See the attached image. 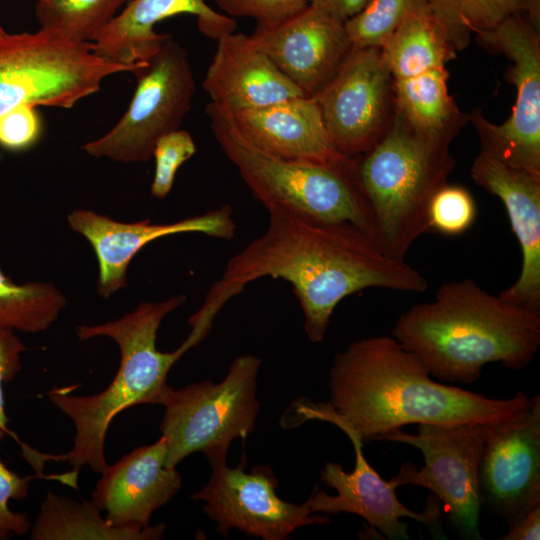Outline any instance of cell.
Masks as SVG:
<instances>
[{
    "label": "cell",
    "mask_w": 540,
    "mask_h": 540,
    "mask_svg": "<svg viewBox=\"0 0 540 540\" xmlns=\"http://www.w3.org/2000/svg\"><path fill=\"white\" fill-rule=\"evenodd\" d=\"M266 230L232 256L196 315L213 321L224 304L251 282L270 277L289 282L313 343L325 338L336 306L367 288L420 293L427 279L406 260L384 254L351 223H325L268 210Z\"/></svg>",
    "instance_id": "6da1fadb"
},
{
    "label": "cell",
    "mask_w": 540,
    "mask_h": 540,
    "mask_svg": "<svg viewBox=\"0 0 540 540\" xmlns=\"http://www.w3.org/2000/svg\"><path fill=\"white\" fill-rule=\"evenodd\" d=\"M430 376L393 336L354 341L334 356L329 401H296L291 427L312 419L327 421L350 429L364 443L411 424H494L517 416L532 402L521 391L509 399H493Z\"/></svg>",
    "instance_id": "7a4b0ae2"
},
{
    "label": "cell",
    "mask_w": 540,
    "mask_h": 540,
    "mask_svg": "<svg viewBox=\"0 0 540 540\" xmlns=\"http://www.w3.org/2000/svg\"><path fill=\"white\" fill-rule=\"evenodd\" d=\"M392 336L431 375L470 384L488 363L499 362L512 370L531 363L540 346V313L464 278L443 283L432 301L403 312Z\"/></svg>",
    "instance_id": "3957f363"
},
{
    "label": "cell",
    "mask_w": 540,
    "mask_h": 540,
    "mask_svg": "<svg viewBox=\"0 0 540 540\" xmlns=\"http://www.w3.org/2000/svg\"><path fill=\"white\" fill-rule=\"evenodd\" d=\"M185 301L183 294L156 302L144 301L118 319L76 327L80 341L96 337L114 340L120 349V365L110 384L100 393L79 396L59 388L48 392L49 400L73 422L75 437L67 453L47 454L32 447L22 452L35 474L45 477L43 468L47 461L68 462L73 468L60 474V483L77 489L83 466L102 473L108 465L106 435L119 413L137 405L165 403L172 390L167 384L168 373L192 346L185 340L175 351L162 352L156 347L157 332L163 319Z\"/></svg>",
    "instance_id": "277c9868"
},
{
    "label": "cell",
    "mask_w": 540,
    "mask_h": 540,
    "mask_svg": "<svg viewBox=\"0 0 540 540\" xmlns=\"http://www.w3.org/2000/svg\"><path fill=\"white\" fill-rule=\"evenodd\" d=\"M453 139L416 127L396 109L384 136L354 157L369 236L384 254L405 260L411 245L430 232V200L456 165Z\"/></svg>",
    "instance_id": "5b68a950"
},
{
    "label": "cell",
    "mask_w": 540,
    "mask_h": 540,
    "mask_svg": "<svg viewBox=\"0 0 540 540\" xmlns=\"http://www.w3.org/2000/svg\"><path fill=\"white\" fill-rule=\"evenodd\" d=\"M206 113L221 150L267 211L279 209L319 222L351 223L369 235L354 157L333 163L282 159L249 141L227 112L209 103Z\"/></svg>",
    "instance_id": "8992f818"
},
{
    "label": "cell",
    "mask_w": 540,
    "mask_h": 540,
    "mask_svg": "<svg viewBox=\"0 0 540 540\" xmlns=\"http://www.w3.org/2000/svg\"><path fill=\"white\" fill-rule=\"evenodd\" d=\"M137 71L97 55L91 42L39 29L0 34V116L23 104L71 108L111 75Z\"/></svg>",
    "instance_id": "52a82bcc"
},
{
    "label": "cell",
    "mask_w": 540,
    "mask_h": 540,
    "mask_svg": "<svg viewBox=\"0 0 540 540\" xmlns=\"http://www.w3.org/2000/svg\"><path fill=\"white\" fill-rule=\"evenodd\" d=\"M261 359L252 354L233 360L224 379L205 380L170 391L160 424L167 442L165 464L203 452L206 458L227 455L234 439L253 432L259 412L257 377Z\"/></svg>",
    "instance_id": "ba28073f"
},
{
    "label": "cell",
    "mask_w": 540,
    "mask_h": 540,
    "mask_svg": "<svg viewBox=\"0 0 540 540\" xmlns=\"http://www.w3.org/2000/svg\"><path fill=\"white\" fill-rule=\"evenodd\" d=\"M137 87L121 119L82 149L95 158L147 162L158 139L180 128L196 91L188 53L169 35L135 73Z\"/></svg>",
    "instance_id": "9c48e42d"
},
{
    "label": "cell",
    "mask_w": 540,
    "mask_h": 540,
    "mask_svg": "<svg viewBox=\"0 0 540 540\" xmlns=\"http://www.w3.org/2000/svg\"><path fill=\"white\" fill-rule=\"evenodd\" d=\"M396 109L416 127L454 138L469 121L448 91L447 64L456 50L430 9L410 16L381 48Z\"/></svg>",
    "instance_id": "30bf717a"
},
{
    "label": "cell",
    "mask_w": 540,
    "mask_h": 540,
    "mask_svg": "<svg viewBox=\"0 0 540 540\" xmlns=\"http://www.w3.org/2000/svg\"><path fill=\"white\" fill-rule=\"evenodd\" d=\"M540 24L523 14L506 18L495 28L477 34L487 50L511 60L506 78L516 87L512 114L493 124L480 108L469 114L486 152L510 167L540 176Z\"/></svg>",
    "instance_id": "8fae6325"
},
{
    "label": "cell",
    "mask_w": 540,
    "mask_h": 540,
    "mask_svg": "<svg viewBox=\"0 0 540 540\" xmlns=\"http://www.w3.org/2000/svg\"><path fill=\"white\" fill-rule=\"evenodd\" d=\"M487 425L419 424L416 435L398 430L378 439L421 451L424 466L417 470L406 463L392 480L397 486L413 484L430 490L443 503L454 527L473 540L482 539L478 468Z\"/></svg>",
    "instance_id": "7c38bea8"
},
{
    "label": "cell",
    "mask_w": 540,
    "mask_h": 540,
    "mask_svg": "<svg viewBox=\"0 0 540 540\" xmlns=\"http://www.w3.org/2000/svg\"><path fill=\"white\" fill-rule=\"evenodd\" d=\"M227 455L208 458L211 475L192 499L203 501V512L216 523V530L227 537L237 529L263 540H286L298 528L329 524V518L315 515L309 499L301 504L282 500L277 495L278 480L265 465L244 470L243 460L235 468L226 465Z\"/></svg>",
    "instance_id": "4fadbf2b"
},
{
    "label": "cell",
    "mask_w": 540,
    "mask_h": 540,
    "mask_svg": "<svg viewBox=\"0 0 540 540\" xmlns=\"http://www.w3.org/2000/svg\"><path fill=\"white\" fill-rule=\"evenodd\" d=\"M313 98L338 152L357 157L389 129L395 111L393 81L380 48L353 47L334 78Z\"/></svg>",
    "instance_id": "5bb4252c"
},
{
    "label": "cell",
    "mask_w": 540,
    "mask_h": 540,
    "mask_svg": "<svg viewBox=\"0 0 540 540\" xmlns=\"http://www.w3.org/2000/svg\"><path fill=\"white\" fill-rule=\"evenodd\" d=\"M481 505L508 524L540 505V397L517 416L486 426L478 468Z\"/></svg>",
    "instance_id": "9a60e30c"
},
{
    "label": "cell",
    "mask_w": 540,
    "mask_h": 540,
    "mask_svg": "<svg viewBox=\"0 0 540 540\" xmlns=\"http://www.w3.org/2000/svg\"><path fill=\"white\" fill-rule=\"evenodd\" d=\"M250 37L308 97L334 78L353 49L344 22L311 3L280 21L257 23Z\"/></svg>",
    "instance_id": "2e32d148"
},
{
    "label": "cell",
    "mask_w": 540,
    "mask_h": 540,
    "mask_svg": "<svg viewBox=\"0 0 540 540\" xmlns=\"http://www.w3.org/2000/svg\"><path fill=\"white\" fill-rule=\"evenodd\" d=\"M69 227L91 244L98 262V293L108 298L127 285V269L148 243L174 234L201 233L230 240L236 232L228 205L172 223L150 220L122 222L88 209H76L67 216Z\"/></svg>",
    "instance_id": "e0dca14e"
},
{
    "label": "cell",
    "mask_w": 540,
    "mask_h": 540,
    "mask_svg": "<svg viewBox=\"0 0 540 540\" xmlns=\"http://www.w3.org/2000/svg\"><path fill=\"white\" fill-rule=\"evenodd\" d=\"M350 439L355 452V466L346 472L341 464L327 462L320 473L322 482L336 491L329 495L317 487L308 497L312 513H351L366 520L371 528L379 530L387 539H409L406 522L409 517L428 526L433 533L439 531L440 509L434 500L423 513L405 507L397 498V484L385 481L374 470L363 454L362 440L350 429H341Z\"/></svg>",
    "instance_id": "ac0fdd59"
},
{
    "label": "cell",
    "mask_w": 540,
    "mask_h": 540,
    "mask_svg": "<svg viewBox=\"0 0 540 540\" xmlns=\"http://www.w3.org/2000/svg\"><path fill=\"white\" fill-rule=\"evenodd\" d=\"M164 437L140 446L107 465L92 493V501L114 526L141 530L149 526L153 513L181 489L176 467L165 464Z\"/></svg>",
    "instance_id": "d6986e66"
},
{
    "label": "cell",
    "mask_w": 540,
    "mask_h": 540,
    "mask_svg": "<svg viewBox=\"0 0 540 540\" xmlns=\"http://www.w3.org/2000/svg\"><path fill=\"white\" fill-rule=\"evenodd\" d=\"M471 177L503 202L521 249L520 274L499 295L540 313V176L510 167L480 151L472 163Z\"/></svg>",
    "instance_id": "ffe728a7"
},
{
    "label": "cell",
    "mask_w": 540,
    "mask_h": 540,
    "mask_svg": "<svg viewBox=\"0 0 540 540\" xmlns=\"http://www.w3.org/2000/svg\"><path fill=\"white\" fill-rule=\"evenodd\" d=\"M202 87L211 99L210 104L230 114L305 96L250 35L234 32L217 39Z\"/></svg>",
    "instance_id": "44dd1931"
},
{
    "label": "cell",
    "mask_w": 540,
    "mask_h": 540,
    "mask_svg": "<svg viewBox=\"0 0 540 540\" xmlns=\"http://www.w3.org/2000/svg\"><path fill=\"white\" fill-rule=\"evenodd\" d=\"M178 14L196 16L200 31L210 38L218 39L236 28L231 17L216 12L204 0H130L96 35L93 49L109 61L138 70L167 36L154 31L155 25Z\"/></svg>",
    "instance_id": "7402d4cb"
},
{
    "label": "cell",
    "mask_w": 540,
    "mask_h": 540,
    "mask_svg": "<svg viewBox=\"0 0 540 540\" xmlns=\"http://www.w3.org/2000/svg\"><path fill=\"white\" fill-rule=\"evenodd\" d=\"M228 114L249 141L273 156L317 163L348 157L333 145L313 97L299 96Z\"/></svg>",
    "instance_id": "603a6c76"
},
{
    "label": "cell",
    "mask_w": 540,
    "mask_h": 540,
    "mask_svg": "<svg viewBox=\"0 0 540 540\" xmlns=\"http://www.w3.org/2000/svg\"><path fill=\"white\" fill-rule=\"evenodd\" d=\"M166 525L130 529L112 525L91 500L81 502L48 493L30 528L32 540H157Z\"/></svg>",
    "instance_id": "cb8c5ba5"
},
{
    "label": "cell",
    "mask_w": 540,
    "mask_h": 540,
    "mask_svg": "<svg viewBox=\"0 0 540 540\" xmlns=\"http://www.w3.org/2000/svg\"><path fill=\"white\" fill-rule=\"evenodd\" d=\"M429 9L457 52L473 33L489 31L511 15L540 24V0H430Z\"/></svg>",
    "instance_id": "d4e9b609"
},
{
    "label": "cell",
    "mask_w": 540,
    "mask_h": 540,
    "mask_svg": "<svg viewBox=\"0 0 540 540\" xmlns=\"http://www.w3.org/2000/svg\"><path fill=\"white\" fill-rule=\"evenodd\" d=\"M66 303L53 283L16 284L0 268V329L43 332L57 320Z\"/></svg>",
    "instance_id": "484cf974"
},
{
    "label": "cell",
    "mask_w": 540,
    "mask_h": 540,
    "mask_svg": "<svg viewBox=\"0 0 540 540\" xmlns=\"http://www.w3.org/2000/svg\"><path fill=\"white\" fill-rule=\"evenodd\" d=\"M130 0H47L37 2L40 28L61 37L91 42Z\"/></svg>",
    "instance_id": "4316f807"
},
{
    "label": "cell",
    "mask_w": 540,
    "mask_h": 540,
    "mask_svg": "<svg viewBox=\"0 0 540 540\" xmlns=\"http://www.w3.org/2000/svg\"><path fill=\"white\" fill-rule=\"evenodd\" d=\"M430 0H368L344 22L355 48H382L395 31L412 15L429 9Z\"/></svg>",
    "instance_id": "83f0119b"
},
{
    "label": "cell",
    "mask_w": 540,
    "mask_h": 540,
    "mask_svg": "<svg viewBox=\"0 0 540 540\" xmlns=\"http://www.w3.org/2000/svg\"><path fill=\"white\" fill-rule=\"evenodd\" d=\"M476 214V204L468 189L447 182L437 189L430 200V232L447 236L460 235L473 225Z\"/></svg>",
    "instance_id": "f1b7e54d"
},
{
    "label": "cell",
    "mask_w": 540,
    "mask_h": 540,
    "mask_svg": "<svg viewBox=\"0 0 540 540\" xmlns=\"http://www.w3.org/2000/svg\"><path fill=\"white\" fill-rule=\"evenodd\" d=\"M196 152L191 134L177 129L161 136L153 150L155 171L151 184V194L164 199L172 190L177 170Z\"/></svg>",
    "instance_id": "f546056e"
},
{
    "label": "cell",
    "mask_w": 540,
    "mask_h": 540,
    "mask_svg": "<svg viewBox=\"0 0 540 540\" xmlns=\"http://www.w3.org/2000/svg\"><path fill=\"white\" fill-rule=\"evenodd\" d=\"M5 433L0 431V440ZM41 479L37 474L20 476L9 469L0 459V540L13 536H23L31 528L29 516L23 512H14L9 507V501L24 499L28 496L30 482Z\"/></svg>",
    "instance_id": "4dcf8cb0"
},
{
    "label": "cell",
    "mask_w": 540,
    "mask_h": 540,
    "mask_svg": "<svg viewBox=\"0 0 540 540\" xmlns=\"http://www.w3.org/2000/svg\"><path fill=\"white\" fill-rule=\"evenodd\" d=\"M41 134V121L35 106L23 104L0 116V146L22 151L33 146Z\"/></svg>",
    "instance_id": "1f68e13d"
},
{
    "label": "cell",
    "mask_w": 540,
    "mask_h": 540,
    "mask_svg": "<svg viewBox=\"0 0 540 540\" xmlns=\"http://www.w3.org/2000/svg\"><path fill=\"white\" fill-rule=\"evenodd\" d=\"M229 17H248L257 23H273L303 9L309 0H215Z\"/></svg>",
    "instance_id": "d6a6232c"
},
{
    "label": "cell",
    "mask_w": 540,
    "mask_h": 540,
    "mask_svg": "<svg viewBox=\"0 0 540 540\" xmlns=\"http://www.w3.org/2000/svg\"><path fill=\"white\" fill-rule=\"evenodd\" d=\"M25 351L26 346L14 331L0 329V431L13 437L19 445L22 441L8 428L3 388L21 370L22 354Z\"/></svg>",
    "instance_id": "836d02e7"
},
{
    "label": "cell",
    "mask_w": 540,
    "mask_h": 540,
    "mask_svg": "<svg viewBox=\"0 0 540 540\" xmlns=\"http://www.w3.org/2000/svg\"><path fill=\"white\" fill-rule=\"evenodd\" d=\"M502 540H539L540 539V505L532 508L512 523Z\"/></svg>",
    "instance_id": "e575fe53"
},
{
    "label": "cell",
    "mask_w": 540,
    "mask_h": 540,
    "mask_svg": "<svg viewBox=\"0 0 540 540\" xmlns=\"http://www.w3.org/2000/svg\"><path fill=\"white\" fill-rule=\"evenodd\" d=\"M368 0H309V3L319 7L338 20L345 22L357 14Z\"/></svg>",
    "instance_id": "d590c367"
},
{
    "label": "cell",
    "mask_w": 540,
    "mask_h": 540,
    "mask_svg": "<svg viewBox=\"0 0 540 540\" xmlns=\"http://www.w3.org/2000/svg\"><path fill=\"white\" fill-rule=\"evenodd\" d=\"M6 31L4 30V28L2 27L1 23H0V34H3L5 33Z\"/></svg>",
    "instance_id": "8d00e7d4"
},
{
    "label": "cell",
    "mask_w": 540,
    "mask_h": 540,
    "mask_svg": "<svg viewBox=\"0 0 540 540\" xmlns=\"http://www.w3.org/2000/svg\"><path fill=\"white\" fill-rule=\"evenodd\" d=\"M43 1H47V0H37V2H43Z\"/></svg>",
    "instance_id": "74e56055"
}]
</instances>
